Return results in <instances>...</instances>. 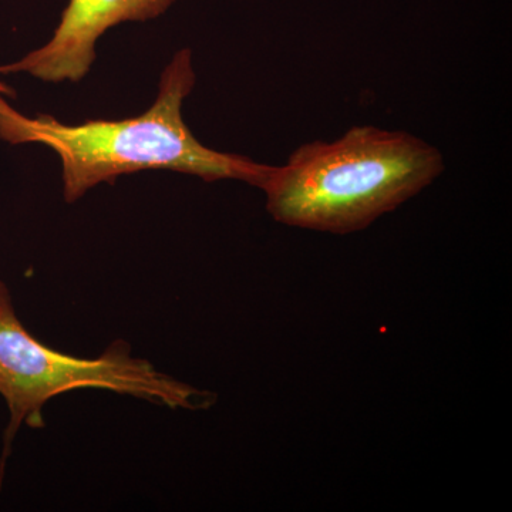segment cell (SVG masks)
I'll return each mask as SVG.
<instances>
[{
    "label": "cell",
    "instance_id": "obj_1",
    "mask_svg": "<svg viewBox=\"0 0 512 512\" xmlns=\"http://www.w3.org/2000/svg\"><path fill=\"white\" fill-rule=\"evenodd\" d=\"M197 76L190 49H181L161 74L157 99L137 117L64 124L49 114L29 117L0 96V140L9 144H43L62 161L63 197L76 202L101 183L121 175L168 170L194 175L208 183L245 181L258 187L271 165L201 144L183 119L184 100Z\"/></svg>",
    "mask_w": 512,
    "mask_h": 512
},
{
    "label": "cell",
    "instance_id": "obj_2",
    "mask_svg": "<svg viewBox=\"0 0 512 512\" xmlns=\"http://www.w3.org/2000/svg\"><path fill=\"white\" fill-rule=\"evenodd\" d=\"M444 168L439 148L407 131L356 126L296 148L259 188L276 222L345 235L412 200Z\"/></svg>",
    "mask_w": 512,
    "mask_h": 512
},
{
    "label": "cell",
    "instance_id": "obj_3",
    "mask_svg": "<svg viewBox=\"0 0 512 512\" xmlns=\"http://www.w3.org/2000/svg\"><path fill=\"white\" fill-rule=\"evenodd\" d=\"M87 387L126 394L170 409H208L215 400L214 394L165 375L148 360L131 355L130 346L121 340L94 359L50 349L22 325L8 286L0 281V396L9 410L0 480L20 427L26 424L30 429H42L43 407L49 400Z\"/></svg>",
    "mask_w": 512,
    "mask_h": 512
},
{
    "label": "cell",
    "instance_id": "obj_4",
    "mask_svg": "<svg viewBox=\"0 0 512 512\" xmlns=\"http://www.w3.org/2000/svg\"><path fill=\"white\" fill-rule=\"evenodd\" d=\"M175 0H69L49 42L0 73H26L45 83L82 82L96 62L97 42L114 26L164 15Z\"/></svg>",
    "mask_w": 512,
    "mask_h": 512
},
{
    "label": "cell",
    "instance_id": "obj_5",
    "mask_svg": "<svg viewBox=\"0 0 512 512\" xmlns=\"http://www.w3.org/2000/svg\"><path fill=\"white\" fill-rule=\"evenodd\" d=\"M0 96L3 97H16L15 90L8 86L3 80H0Z\"/></svg>",
    "mask_w": 512,
    "mask_h": 512
}]
</instances>
